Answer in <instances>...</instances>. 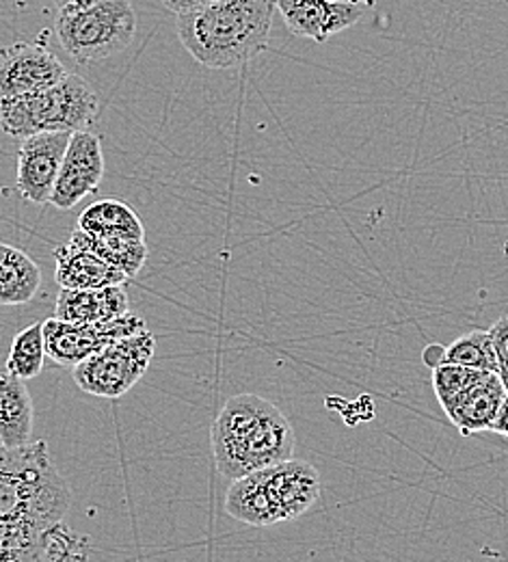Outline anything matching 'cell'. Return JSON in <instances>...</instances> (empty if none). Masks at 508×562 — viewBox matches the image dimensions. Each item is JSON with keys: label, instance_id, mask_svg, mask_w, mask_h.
Wrapping results in <instances>:
<instances>
[{"label": "cell", "instance_id": "cell-27", "mask_svg": "<svg viewBox=\"0 0 508 562\" xmlns=\"http://www.w3.org/2000/svg\"><path fill=\"white\" fill-rule=\"evenodd\" d=\"M492 432L508 437V390L507 396H505V401H503V407H500V412H498V418L492 424Z\"/></svg>", "mask_w": 508, "mask_h": 562}, {"label": "cell", "instance_id": "cell-15", "mask_svg": "<svg viewBox=\"0 0 508 562\" xmlns=\"http://www.w3.org/2000/svg\"><path fill=\"white\" fill-rule=\"evenodd\" d=\"M131 312L128 292L122 285L68 290L61 288L57 296L55 316L68 323H104Z\"/></svg>", "mask_w": 508, "mask_h": 562}, {"label": "cell", "instance_id": "cell-1", "mask_svg": "<svg viewBox=\"0 0 508 562\" xmlns=\"http://www.w3.org/2000/svg\"><path fill=\"white\" fill-rule=\"evenodd\" d=\"M275 11L273 0H217L180 13L176 29L197 64L211 70H232L267 50Z\"/></svg>", "mask_w": 508, "mask_h": 562}, {"label": "cell", "instance_id": "cell-4", "mask_svg": "<svg viewBox=\"0 0 508 562\" xmlns=\"http://www.w3.org/2000/svg\"><path fill=\"white\" fill-rule=\"evenodd\" d=\"M100 113L95 89L78 74L37 89L33 93L0 102V126L13 139L37 133L87 131Z\"/></svg>", "mask_w": 508, "mask_h": 562}, {"label": "cell", "instance_id": "cell-22", "mask_svg": "<svg viewBox=\"0 0 508 562\" xmlns=\"http://www.w3.org/2000/svg\"><path fill=\"white\" fill-rule=\"evenodd\" d=\"M443 361L476 368V370H487V372H500V359H498L489 329L487 331L474 329L470 334L459 336L450 347H445Z\"/></svg>", "mask_w": 508, "mask_h": 562}, {"label": "cell", "instance_id": "cell-13", "mask_svg": "<svg viewBox=\"0 0 508 562\" xmlns=\"http://www.w3.org/2000/svg\"><path fill=\"white\" fill-rule=\"evenodd\" d=\"M225 513L253 528H269L284 521L267 468L232 481V487L225 493Z\"/></svg>", "mask_w": 508, "mask_h": 562}, {"label": "cell", "instance_id": "cell-18", "mask_svg": "<svg viewBox=\"0 0 508 562\" xmlns=\"http://www.w3.org/2000/svg\"><path fill=\"white\" fill-rule=\"evenodd\" d=\"M42 285V269L22 249L0 243V305H24Z\"/></svg>", "mask_w": 508, "mask_h": 562}, {"label": "cell", "instance_id": "cell-3", "mask_svg": "<svg viewBox=\"0 0 508 562\" xmlns=\"http://www.w3.org/2000/svg\"><path fill=\"white\" fill-rule=\"evenodd\" d=\"M70 510V485L53 463L46 441L0 446V519L50 528Z\"/></svg>", "mask_w": 508, "mask_h": 562}, {"label": "cell", "instance_id": "cell-25", "mask_svg": "<svg viewBox=\"0 0 508 562\" xmlns=\"http://www.w3.org/2000/svg\"><path fill=\"white\" fill-rule=\"evenodd\" d=\"M489 334H492V340H494V347H496V352H498V359H500V363H503V361H507L508 316H503V318H498V321H496V323L492 325Z\"/></svg>", "mask_w": 508, "mask_h": 562}, {"label": "cell", "instance_id": "cell-23", "mask_svg": "<svg viewBox=\"0 0 508 562\" xmlns=\"http://www.w3.org/2000/svg\"><path fill=\"white\" fill-rule=\"evenodd\" d=\"M487 370H476L459 363L441 361L433 368V390L441 409H445L459 394H463L472 383H476Z\"/></svg>", "mask_w": 508, "mask_h": 562}, {"label": "cell", "instance_id": "cell-14", "mask_svg": "<svg viewBox=\"0 0 508 562\" xmlns=\"http://www.w3.org/2000/svg\"><path fill=\"white\" fill-rule=\"evenodd\" d=\"M267 474L284 521L301 517L320 497V476L307 461L291 457L267 468Z\"/></svg>", "mask_w": 508, "mask_h": 562}, {"label": "cell", "instance_id": "cell-10", "mask_svg": "<svg viewBox=\"0 0 508 562\" xmlns=\"http://www.w3.org/2000/svg\"><path fill=\"white\" fill-rule=\"evenodd\" d=\"M104 176V154L100 137L87 131H76L61 162L50 202L59 211H70L78 202L98 191Z\"/></svg>", "mask_w": 508, "mask_h": 562}, {"label": "cell", "instance_id": "cell-17", "mask_svg": "<svg viewBox=\"0 0 508 562\" xmlns=\"http://www.w3.org/2000/svg\"><path fill=\"white\" fill-rule=\"evenodd\" d=\"M35 420L33 398L24 379L0 374V441L4 448H20L31 441Z\"/></svg>", "mask_w": 508, "mask_h": 562}, {"label": "cell", "instance_id": "cell-11", "mask_svg": "<svg viewBox=\"0 0 508 562\" xmlns=\"http://www.w3.org/2000/svg\"><path fill=\"white\" fill-rule=\"evenodd\" d=\"M289 31L296 37L325 44L329 37L355 26L365 4L351 0H273Z\"/></svg>", "mask_w": 508, "mask_h": 562}, {"label": "cell", "instance_id": "cell-19", "mask_svg": "<svg viewBox=\"0 0 508 562\" xmlns=\"http://www.w3.org/2000/svg\"><path fill=\"white\" fill-rule=\"evenodd\" d=\"M70 240L93 251L104 262L124 271L128 278L142 273L147 262L146 238H124V236H100L84 229H76Z\"/></svg>", "mask_w": 508, "mask_h": 562}, {"label": "cell", "instance_id": "cell-5", "mask_svg": "<svg viewBox=\"0 0 508 562\" xmlns=\"http://www.w3.org/2000/svg\"><path fill=\"white\" fill-rule=\"evenodd\" d=\"M55 31L76 64H98L133 44L137 13L131 0H72L59 7Z\"/></svg>", "mask_w": 508, "mask_h": 562}, {"label": "cell", "instance_id": "cell-21", "mask_svg": "<svg viewBox=\"0 0 508 562\" xmlns=\"http://www.w3.org/2000/svg\"><path fill=\"white\" fill-rule=\"evenodd\" d=\"M46 357L48 352L44 340V323H35L13 338L4 368L9 374H15L24 381L35 379L44 370Z\"/></svg>", "mask_w": 508, "mask_h": 562}, {"label": "cell", "instance_id": "cell-28", "mask_svg": "<svg viewBox=\"0 0 508 562\" xmlns=\"http://www.w3.org/2000/svg\"><path fill=\"white\" fill-rule=\"evenodd\" d=\"M443 351L445 347H439V345H431L427 351H425V363L433 370L436 366H439L443 361Z\"/></svg>", "mask_w": 508, "mask_h": 562}, {"label": "cell", "instance_id": "cell-9", "mask_svg": "<svg viewBox=\"0 0 508 562\" xmlns=\"http://www.w3.org/2000/svg\"><path fill=\"white\" fill-rule=\"evenodd\" d=\"M64 76L68 70L44 44L15 42L0 48V102L44 89Z\"/></svg>", "mask_w": 508, "mask_h": 562}, {"label": "cell", "instance_id": "cell-32", "mask_svg": "<svg viewBox=\"0 0 508 562\" xmlns=\"http://www.w3.org/2000/svg\"><path fill=\"white\" fill-rule=\"evenodd\" d=\"M0 446H2V441H0Z\"/></svg>", "mask_w": 508, "mask_h": 562}, {"label": "cell", "instance_id": "cell-31", "mask_svg": "<svg viewBox=\"0 0 508 562\" xmlns=\"http://www.w3.org/2000/svg\"><path fill=\"white\" fill-rule=\"evenodd\" d=\"M57 7H64V4H68V2H72V0H53Z\"/></svg>", "mask_w": 508, "mask_h": 562}, {"label": "cell", "instance_id": "cell-24", "mask_svg": "<svg viewBox=\"0 0 508 562\" xmlns=\"http://www.w3.org/2000/svg\"><path fill=\"white\" fill-rule=\"evenodd\" d=\"M87 539L76 537L64 521L50 526L42 535V562L44 561H74L87 559Z\"/></svg>", "mask_w": 508, "mask_h": 562}, {"label": "cell", "instance_id": "cell-12", "mask_svg": "<svg viewBox=\"0 0 508 562\" xmlns=\"http://www.w3.org/2000/svg\"><path fill=\"white\" fill-rule=\"evenodd\" d=\"M507 396V385L500 372H485L476 383H472L463 394H459L443 412L450 422L470 437L474 432L492 430L498 418L503 401Z\"/></svg>", "mask_w": 508, "mask_h": 562}, {"label": "cell", "instance_id": "cell-2", "mask_svg": "<svg viewBox=\"0 0 508 562\" xmlns=\"http://www.w3.org/2000/svg\"><path fill=\"white\" fill-rule=\"evenodd\" d=\"M211 441L218 474L236 481L291 459L296 439L291 422L271 401L236 394L218 412Z\"/></svg>", "mask_w": 508, "mask_h": 562}, {"label": "cell", "instance_id": "cell-20", "mask_svg": "<svg viewBox=\"0 0 508 562\" xmlns=\"http://www.w3.org/2000/svg\"><path fill=\"white\" fill-rule=\"evenodd\" d=\"M78 227L100 236L146 238L142 216L122 200H100L87 206L78 216Z\"/></svg>", "mask_w": 508, "mask_h": 562}, {"label": "cell", "instance_id": "cell-8", "mask_svg": "<svg viewBox=\"0 0 508 562\" xmlns=\"http://www.w3.org/2000/svg\"><path fill=\"white\" fill-rule=\"evenodd\" d=\"M72 133H37L24 137L18 149L15 187L31 204H48L61 171Z\"/></svg>", "mask_w": 508, "mask_h": 562}, {"label": "cell", "instance_id": "cell-16", "mask_svg": "<svg viewBox=\"0 0 508 562\" xmlns=\"http://www.w3.org/2000/svg\"><path fill=\"white\" fill-rule=\"evenodd\" d=\"M55 278L61 288L68 290H89V288H109L122 285L131 280L124 271L104 262L93 251L68 240L66 245L55 249Z\"/></svg>", "mask_w": 508, "mask_h": 562}, {"label": "cell", "instance_id": "cell-29", "mask_svg": "<svg viewBox=\"0 0 508 562\" xmlns=\"http://www.w3.org/2000/svg\"><path fill=\"white\" fill-rule=\"evenodd\" d=\"M500 376H503V381H505V385H507L508 390V359L500 363Z\"/></svg>", "mask_w": 508, "mask_h": 562}, {"label": "cell", "instance_id": "cell-7", "mask_svg": "<svg viewBox=\"0 0 508 562\" xmlns=\"http://www.w3.org/2000/svg\"><path fill=\"white\" fill-rule=\"evenodd\" d=\"M147 329L146 321L133 312L104 323H68L57 316L44 321V340L48 357L64 368H74L126 336Z\"/></svg>", "mask_w": 508, "mask_h": 562}, {"label": "cell", "instance_id": "cell-6", "mask_svg": "<svg viewBox=\"0 0 508 562\" xmlns=\"http://www.w3.org/2000/svg\"><path fill=\"white\" fill-rule=\"evenodd\" d=\"M156 351V336L144 329L89 355L72 368L76 385L100 398H122L147 372Z\"/></svg>", "mask_w": 508, "mask_h": 562}, {"label": "cell", "instance_id": "cell-26", "mask_svg": "<svg viewBox=\"0 0 508 562\" xmlns=\"http://www.w3.org/2000/svg\"><path fill=\"white\" fill-rule=\"evenodd\" d=\"M213 2H217V0H162V4L171 13H176V15L189 13V11H195V9H202V7H208Z\"/></svg>", "mask_w": 508, "mask_h": 562}, {"label": "cell", "instance_id": "cell-30", "mask_svg": "<svg viewBox=\"0 0 508 562\" xmlns=\"http://www.w3.org/2000/svg\"><path fill=\"white\" fill-rule=\"evenodd\" d=\"M351 2H362L365 7H374V2H376V0H351Z\"/></svg>", "mask_w": 508, "mask_h": 562}]
</instances>
